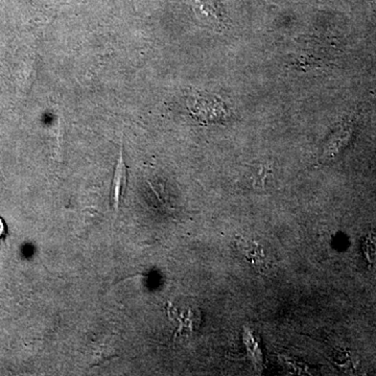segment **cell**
Listing matches in <instances>:
<instances>
[{
	"label": "cell",
	"instance_id": "obj_1",
	"mask_svg": "<svg viewBox=\"0 0 376 376\" xmlns=\"http://www.w3.org/2000/svg\"><path fill=\"white\" fill-rule=\"evenodd\" d=\"M126 180H128V168H126V162H124V144H122L120 158H118V164H116L113 182H112L111 202L115 213L120 210L122 197H124V190H126Z\"/></svg>",
	"mask_w": 376,
	"mask_h": 376
},
{
	"label": "cell",
	"instance_id": "obj_2",
	"mask_svg": "<svg viewBox=\"0 0 376 376\" xmlns=\"http://www.w3.org/2000/svg\"><path fill=\"white\" fill-rule=\"evenodd\" d=\"M197 15L204 23L217 26L221 23V18L211 0H195Z\"/></svg>",
	"mask_w": 376,
	"mask_h": 376
},
{
	"label": "cell",
	"instance_id": "obj_3",
	"mask_svg": "<svg viewBox=\"0 0 376 376\" xmlns=\"http://www.w3.org/2000/svg\"><path fill=\"white\" fill-rule=\"evenodd\" d=\"M3 233H5V224H3V221L0 219V237L3 236Z\"/></svg>",
	"mask_w": 376,
	"mask_h": 376
}]
</instances>
